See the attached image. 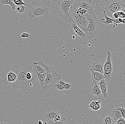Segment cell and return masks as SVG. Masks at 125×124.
Wrapping results in <instances>:
<instances>
[{
    "mask_svg": "<svg viewBox=\"0 0 125 124\" xmlns=\"http://www.w3.org/2000/svg\"><path fill=\"white\" fill-rule=\"evenodd\" d=\"M72 28L75 33L79 37L83 38L86 37V34L78 27L74 22L72 24Z\"/></svg>",
    "mask_w": 125,
    "mask_h": 124,
    "instance_id": "16",
    "label": "cell"
},
{
    "mask_svg": "<svg viewBox=\"0 0 125 124\" xmlns=\"http://www.w3.org/2000/svg\"><path fill=\"white\" fill-rule=\"evenodd\" d=\"M101 102L98 103L96 104L94 106V107L92 108V110H100L101 107V105L100 104Z\"/></svg>",
    "mask_w": 125,
    "mask_h": 124,
    "instance_id": "33",
    "label": "cell"
},
{
    "mask_svg": "<svg viewBox=\"0 0 125 124\" xmlns=\"http://www.w3.org/2000/svg\"><path fill=\"white\" fill-rule=\"evenodd\" d=\"M90 92L91 95L98 97L103 96L101 90L99 86V83L93 81L92 84L90 87Z\"/></svg>",
    "mask_w": 125,
    "mask_h": 124,
    "instance_id": "10",
    "label": "cell"
},
{
    "mask_svg": "<svg viewBox=\"0 0 125 124\" xmlns=\"http://www.w3.org/2000/svg\"><path fill=\"white\" fill-rule=\"evenodd\" d=\"M99 86L101 90L102 95L105 98H107L108 96V85L107 82L104 79L102 80L99 82Z\"/></svg>",
    "mask_w": 125,
    "mask_h": 124,
    "instance_id": "12",
    "label": "cell"
},
{
    "mask_svg": "<svg viewBox=\"0 0 125 124\" xmlns=\"http://www.w3.org/2000/svg\"><path fill=\"white\" fill-rule=\"evenodd\" d=\"M14 3L16 5H24L25 6H28V5L26 3L25 1L21 0H12Z\"/></svg>",
    "mask_w": 125,
    "mask_h": 124,
    "instance_id": "27",
    "label": "cell"
},
{
    "mask_svg": "<svg viewBox=\"0 0 125 124\" xmlns=\"http://www.w3.org/2000/svg\"><path fill=\"white\" fill-rule=\"evenodd\" d=\"M101 102V101L100 100H98V101H93L91 102L89 105V107L90 110H92V108L94 107V106H95L96 104H97L98 103Z\"/></svg>",
    "mask_w": 125,
    "mask_h": 124,
    "instance_id": "31",
    "label": "cell"
},
{
    "mask_svg": "<svg viewBox=\"0 0 125 124\" xmlns=\"http://www.w3.org/2000/svg\"><path fill=\"white\" fill-rule=\"evenodd\" d=\"M104 124H114L112 118L110 115H107L105 116L104 119Z\"/></svg>",
    "mask_w": 125,
    "mask_h": 124,
    "instance_id": "23",
    "label": "cell"
},
{
    "mask_svg": "<svg viewBox=\"0 0 125 124\" xmlns=\"http://www.w3.org/2000/svg\"><path fill=\"white\" fill-rule=\"evenodd\" d=\"M73 1L74 0H54L53 1L51 10L61 16L66 23L74 22L70 14Z\"/></svg>",
    "mask_w": 125,
    "mask_h": 124,
    "instance_id": "1",
    "label": "cell"
},
{
    "mask_svg": "<svg viewBox=\"0 0 125 124\" xmlns=\"http://www.w3.org/2000/svg\"><path fill=\"white\" fill-rule=\"evenodd\" d=\"M21 37L22 38H25L26 40H28L31 38L32 37V36L31 34H30L28 33H23L21 34Z\"/></svg>",
    "mask_w": 125,
    "mask_h": 124,
    "instance_id": "30",
    "label": "cell"
},
{
    "mask_svg": "<svg viewBox=\"0 0 125 124\" xmlns=\"http://www.w3.org/2000/svg\"><path fill=\"white\" fill-rule=\"evenodd\" d=\"M110 115L114 122H115L117 120L122 117L121 112L118 110H116L115 108L113 109Z\"/></svg>",
    "mask_w": 125,
    "mask_h": 124,
    "instance_id": "17",
    "label": "cell"
},
{
    "mask_svg": "<svg viewBox=\"0 0 125 124\" xmlns=\"http://www.w3.org/2000/svg\"><path fill=\"white\" fill-rule=\"evenodd\" d=\"M90 70V71L97 72L104 74V66L101 63L96 62L94 63L91 67Z\"/></svg>",
    "mask_w": 125,
    "mask_h": 124,
    "instance_id": "13",
    "label": "cell"
},
{
    "mask_svg": "<svg viewBox=\"0 0 125 124\" xmlns=\"http://www.w3.org/2000/svg\"><path fill=\"white\" fill-rule=\"evenodd\" d=\"M8 74L10 75L11 77V78L13 80V81H14V83L16 81L17 78V76L15 72L10 71V72H9L8 73Z\"/></svg>",
    "mask_w": 125,
    "mask_h": 124,
    "instance_id": "28",
    "label": "cell"
},
{
    "mask_svg": "<svg viewBox=\"0 0 125 124\" xmlns=\"http://www.w3.org/2000/svg\"><path fill=\"white\" fill-rule=\"evenodd\" d=\"M88 24L85 33L86 37L88 39H92L95 37L98 33L101 23L97 18L90 14H85Z\"/></svg>",
    "mask_w": 125,
    "mask_h": 124,
    "instance_id": "3",
    "label": "cell"
},
{
    "mask_svg": "<svg viewBox=\"0 0 125 124\" xmlns=\"http://www.w3.org/2000/svg\"><path fill=\"white\" fill-rule=\"evenodd\" d=\"M125 19V12L120 11L117 12L115 13L113 15L112 18L114 19H117L119 18Z\"/></svg>",
    "mask_w": 125,
    "mask_h": 124,
    "instance_id": "22",
    "label": "cell"
},
{
    "mask_svg": "<svg viewBox=\"0 0 125 124\" xmlns=\"http://www.w3.org/2000/svg\"><path fill=\"white\" fill-rule=\"evenodd\" d=\"M58 114L56 111L54 110H50L46 114V118L49 121L53 120L56 118Z\"/></svg>",
    "mask_w": 125,
    "mask_h": 124,
    "instance_id": "21",
    "label": "cell"
},
{
    "mask_svg": "<svg viewBox=\"0 0 125 124\" xmlns=\"http://www.w3.org/2000/svg\"><path fill=\"white\" fill-rule=\"evenodd\" d=\"M122 23L125 24V19L119 18L115 19L113 23V27L115 28V27L117 26L118 24H122Z\"/></svg>",
    "mask_w": 125,
    "mask_h": 124,
    "instance_id": "25",
    "label": "cell"
},
{
    "mask_svg": "<svg viewBox=\"0 0 125 124\" xmlns=\"http://www.w3.org/2000/svg\"><path fill=\"white\" fill-rule=\"evenodd\" d=\"M91 78L92 81L99 83L102 80L104 79V74L98 72L91 71Z\"/></svg>",
    "mask_w": 125,
    "mask_h": 124,
    "instance_id": "15",
    "label": "cell"
},
{
    "mask_svg": "<svg viewBox=\"0 0 125 124\" xmlns=\"http://www.w3.org/2000/svg\"><path fill=\"white\" fill-rule=\"evenodd\" d=\"M29 16L32 18L41 16L46 18L49 14V9L44 4L33 6L28 11Z\"/></svg>",
    "mask_w": 125,
    "mask_h": 124,
    "instance_id": "6",
    "label": "cell"
},
{
    "mask_svg": "<svg viewBox=\"0 0 125 124\" xmlns=\"http://www.w3.org/2000/svg\"><path fill=\"white\" fill-rule=\"evenodd\" d=\"M91 1L90 0H74L73 4L72 6L77 8L84 9L86 11L87 14H90L94 17L97 18L96 13L91 5Z\"/></svg>",
    "mask_w": 125,
    "mask_h": 124,
    "instance_id": "8",
    "label": "cell"
},
{
    "mask_svg": "<svg viewBox=\"0 0 125 124\" xmlns=\"http://www.w3.org/2000/svg\"><path fill=\"white\" fill-rule=\"evenodd\" d=\"M56 118L58 120V121H59L61 120L62 117L60 115H59V114H58V115H57V116H56Z\"/></svg>",
    "mask_w": 125,
    "mask_h": 124,
    "instance_id": "37",
    "label": "cell"
},
{
    "mask_svg": "<svg viewBox=\"0 0 125 124\" xmlns=\"http://www.w3.org/2000/svg\"><path fill=\"white\" fill-rule=\"evenodd\" d=\"M38 124H43V122L42 121H40H40H38Z\"/></svg>",
    "mask_w": 125,
    "mask_h": 124,
    "instance_id": "38",
    "label": "cell"
},
{
    "mask_svg": "<svg viewBox=\"0 0 125 124\" xmlns=\"http://www.w3.org/2000/svg\"><path fill=\"white\" fill-rule=\"evenodd\" d=\"M102 12L104 13V18H105L106 20L105 21V20H104V19H102L100 21L101 23H104V24H105V25H107V26H108L111 24H113L115 19L112 18H109V17L107 16L106 14H105V11H104V10H102Z\"/></svg>",
    "mask_w": 125,
    "mask_h": 124,
    "instance_id": "18",
    "label": "cell"
},
{
    "mask_svg": "<svg viewBox=\"0 0 125 124\" xmlns=\"http://www.w3.org/2000/svg\"><path fill=\"white\" fill-rule=\"evenodd\" d=\"M0 124H8V123H7V122H1V123Z\"/></svg>",
    "mask_w": 125,
    "mask_h": 124,
    "instance_id": "39",
    "label": "cell"
},
{
    "mask_svg": "<svg viewBox=\"0 0 125 124\" xmlns=\"http://www.w3.org/2000/svg\"><path fill=\"white\" fill-rule=\"evenodd\" d=\"M42 66L46 69V79L44 87V91H46L51 88L55 82L61 79L60 76L56 73L54 68L50 67L45 64L43 61H40Z\"/></svg>",
    "mask_w": 125,
    "mask_h": 124,
    "instance_id": "2",
    "label": "cell"
},
{
    "mask_svg": "<svg viewBox=\"0 0 125 124\" xmlns=\"http://www.w3.org/2000/svg\"><path fill=\"white\" fill-rule=\"evenodd\" d=\"M107 58L104 66V80L107 82H109L111 80L112 78V70H113V66H112V55L109 51L107 52Z\"/></svg>",
    "mask_w": 125,
    "mask_h": 124,
    "instance_id": "7",
    "label": "cell"
},
{
    "mask_svg": "<svg viewBox=\"0 0 125 124\" xmlns=\"http://www.w3.org/2000/svg\"><path fill=\"white\" fill-rule=\"evenodd\" d=\"M33 72L35 78H36L37 80H38L39 83L41 85L42 88L43 89L45 80L46 76V73L43 74H40L37 73L35 69L33 68Z\"/></svg>",
    "mask_w": 125,
    "mask_h": 124,
    "instance_id": "11",
    "label": "cell"
},
{
    "mask_svg": "<svg viewBox=\"0 0 125 124\" xmlns=\"http://www.w3.org/2000/svg\"></svg>",
    "mask_w": 125,
    "mask_h": 124,
    "instance_id": "40",
    "label": "cell"
},
{
    "mask_svg": "<svg viewBox=\"0 0 125 124\" xmlns=\"http://www.w3.org/2000/svg\"><path fill=\"white\" fill-rule=\"evenodd\" d=\"M53 85L54 88H56V89H58L59 91H62L63 90H65L64 87H62L61 85L59 84L58 82H57Z\"/></svg>",
    "mask_w": 125,
    "mask_h": 124,
    "instance_id": "29",
    "label": "cell"
},
{
    "mask_svg": "<svg viewBox=\"0 0 125 124\" xmlns=\"http://www.w3.org/2000/svg\"><path fill=\"white\" fill-rule=\"evenodd\" d=\"M9 5L11 7L13 11L15 10L16 5L12 0H0V5Z\"/></svg>",
    "mask_w": 125,
    "mask_h": 124,
    "instance_id": "20",
    "label": "cell"
},
{
    "mask_svg": "<svg viewBox=\"0 0 125 124\" xmlns=\"http://www.w3.org/2000/svg\"><path fill=\"white\" fill-rule=\"evenodd\" d=\"M31 66L33 68H35L37 73L40 74H43L46 73V69L42 66L40 61L39 62H32Z\"/></svg>",
    "mask_w": 125,
    "mask_h": 124,
    "instance_id": "14",
    "label": "cell"
},
{
    "mask_svg": "<svg viewBox=\"0 0 125 124\" xmlns=\"http://www.w3.org/2000/svg\"><path fill=\"white\" fill-rule=\"evenodd\" d=\"M31 4L32 5H33V6H36V5H39L40 2H41L40 0H29Z\"/></svg>",
    "mask_w": 125,
    "mask_h": 124,
    "instance_id": "34",
    "label": "cell"
},
{
    "mask_svg": "<svg viewBox=\"0 0 125 124\" xmlns=\"http://www.w3.org/2000/svg\"><path fill=\"white\" fill-rule=\"evenodd\" d=\"M105 5V14L109 18H112L113 14L117 12H125V0H106Z\"/></svg>",
    "mask_w": 125,
    "mask_h": 124,
    "instance_id": "5",
    "label": "cell"
},
{
    "mask_svg": "<svg viewBox=\"0 0 125 124\" xmlns=\"http://www.w3.org/2000/svg\"><path fill=\"white\" fill-rule=\"evenodd\" d=\"M58 82L59 84L63 87H64L65 84V82L62 80H59Z\"/></svg>",
    "mask_w": 125,
    "mask_h": 124,
    "instance_id": "36",
    "label": "cell"
},
{
    "mask_svg": "<svg viewBox=\"0 0 125 124\" xmlns=\"http://www.w3.org/2000/svg\"><path fill=\"white\" fill-rule=\"evenodd\" d=\"M32 68L31 65L23 66L21 69L15 72L17 76V78L14 83H12L14 89L25 87L30 85V83L26 79V73Z\"/></svg>",
    "mask_w": 125,
    "mask_h": 124,
    "instance_id": "4",
    "label": "cell"
},
{
    "mask_svg": "<svg viewBox=\"0 0 125 124\" xmlns=\"http://www.w3.org/2000/svg\"><path fill=\"white\" fill-rule=\"evenodd\" d=\"M73 19L78 27L85 33L88 24V21L85 14L73 18Z\"/></svg>",
    "mask_w": 125,
    "mask_h": 124,
    "instance_id": "9",
    "label": "cell"
},
{
    "mask_svg": "<svg viewBox=\"0 0 125 124\" xmlns=\"http://www.w3.org/2000/svg\"><path fill=\"white\" fill-rule=\"evenodd\" d=\"M27 6L24 5H16L15 11L19 14H24L27 11Z\"/></svg>",
    "mask_w": 125,
    "mask_h": 124,
    "instance_id": "19",
    "label": "cell"
},
{
    "mask_svg": "<svg viewBox=\"0 0 125 124\" xmlns=\"http://www.w3.org/2000/svg\"><path fill=\"white\" fill-rule=\"evenodd\" d=\"M72 85L69 83H65L64 87L65 90H69L72 88Z\"/></svg>",
    "mask_w": 125,
    "mask_h": 124,
    "instance_id": "35",
    "label": "cell"
},
{
    "mask_svg": "<svg viewBox=\"0 0 125 124\" xmlns=\"http://www.w3.org/2000/svg\"><path fill=\"white\" fill-rule=\"evenodd\" d=\"M48 124H68L66 122V120L64 117L62 118L61 119L60 121H58L56 123L53 122V120L49 121Z\"/></svg>",
    "mask_w": 125,
    "mask_h": 124,
    "instance_id": "26",
    "label": "cell"
},
{
    "mask_svg": "<svg viewBox=\"0 0 125 124\" xmlns=\"http://www.w3.org/2000/svg\"><path fill=\"white\" fill-rule=\"evenodd\" d=\"M114 123L115 124H125V119L123 117L121 118L115 122H114Z\"/></svg>",
    "mask_w": 125,
    "mask_h": 124,
    "instance_id": "32",
    "label": "cell"
},
{
    "mask_svg": "<svg viewBox=\"0 0 125 124\" xmlns=\"http://www.w3.org/2000/svg\"><path fill=\"white\" fill-rule=\"evenodd\" d=\"M115 108L116 110H118L121 112L122 117L125 119V106L123 104H121V105H118L117 107Z\"/></svg>",
    "mask_w": 125,
    "mask_h": 124,
    "instance_id": "24",
    "label": "cell"
}]
</instances>
